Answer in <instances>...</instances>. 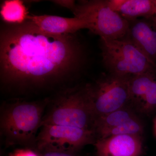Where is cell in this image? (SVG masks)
I'll use <instances>...</instances> for the list:
<instances>
[{
	"mask_svg": "<svg viewBox=\"0 0 156 156\" xmlns=\"http://www.w3.org/2000/svg\"><path fill=\"white\" fill-rule=\"evenodd\" d=\"M0 47L2 87L13 99L63 88L83 61L73 34L46 33L29 20L2 30Z\"/></svg>",
	"mask_w": 156,
	"mask_h": 156,
	"instance_id": "1",
	"label": "cell"
},
{
	"mask_svg": "<svg viewBox=\"0 0 156 156\" xmlns=\"http://www.w3.org/2000/svg\"><path fill=\"white\" fill-rule=\"evenodd\" d=\"M12 99L1 107V135L8 146L20 145L35 150L49 98L34 101Z\"/></svg>",
	"mask_w": 156,
	"mask_h": 156,
	"instance_id": "2",
	"label": "cell"
},
{
	"mask_svg": "<svg viewBox=\"0 0 156 156\" xmlns=\"http://www.w3.org/2000/svg\"><path fill=\"white\" fill-rule=\"evenodd\" d=\"M95 117L86 86L61 90L49 101L43 125H59L94 131Z\"/></svg>",
	"mask_w": 156,
	"mask_h": 156,
	"instance_id": "3",
	"label": "cell"
},
{
	"mask_svg": "<svg viewBox=\"0 0 156 156\" xmlns=\"http://www.w3.org/2000/svg\"><path fill=\"white\" fill-rule=\"evenodd\" d=\"M102 61L109 74L131 77L154 72L155 66L126 37L101 38Z\"/></svg>",
	"mask_w": 156,
	"mask_h": 156,
	"instance_id": "4",
	"label": "cell"
},
{
	"mask_svg": "<svg viewBox=\"0 0 156 156\" xmlns=\"http://www.w3.org/2000/svg\"><path fill=\"white\" fill-rule=\"evenodd\" d=\"M88 24L89 30L101 39L116 40L127 35L129 22L112 10L106 0L82 1L72 11Z\"/></svg>",
	"mask_w": 156,
	"mask_h": 156,
	"instance_id": "5",
	"label": "cell"
},
{
	"mask_svg": "<svg viewBox=\"0 0 156 156\" xmlns=\"http://www.w3.org/2000/svg\"><path fill=\"white\" fill-rule=\"evenodd\" d=\"M130 77L109 74L86 86L95 119L127 106L131 100Z\"/></svg>",
	"mask_w": 156,
	"mask_h": 156,
	"instance_id": "6",
	"label": "cell"
},
{
	"mask_svg": "<svg viewBox=\"0 0 156 156\" xmlns=\"http://www.w3.org/2000/svg\"><path fill=\"white\" fill-rule=\"evenodd\" d=\"M97 140L94 131L59 125H43L37 136L35 151L77 152Z\"/></svg>",
	"mask_w": 156,
	"mask_h": 156,
	"instance_id": "7",
	"label": "cell"
},
{
	"mask_svg": "<svg viewBox=\"0 0 156 156\" xmlns=\"http://www.w3.org/2000/svg\"><path fill=\"white\" fill-rule=\"evenodd\" d=\"M96 156H140V135H118L98 139L94 144Z\"/></svg>",
	"mask_w": 156,
	"mask_h": 156,
	"instance_id": "8",
	"label": "cell"
},
{
	"mask_svg": "<svg viewBox=\"0 0 156 156\" xmlns=\"http://www.w3.org/2000/svg\"><path fill=\"white\" fill-rule=\"evenodd\" d=\"M27 20L46 33L54 35L73 34L80 30L89 29L88 24L78 17L56 15H29Z\"/></svg>",
	"mask_w": 156,
	"mask_h": 156,
	"instance_id": "9",
	"label": "cell"
},
{
	"mask_svg": "<svg viewBox=\"0 0 156 156\" xmlns=\"http://www.w3.org/2000/svg\"><path fill=\"white\" fill-rule=\"evenodd\" d=\"M126 37L154 65L156 61V31L143 20L129 21Z\"/></svg>",
	"mask_w": 156,
	"mask_h": 156,
	"instance_id": "10",
	"label": "cell"
},
{
	"mask_svg": "<svg viewBox=\"0 0 156 156\" xmlns=\"http://www.w3.org/2000/svg\"><path fill=\"white\" fill-rule=\"evenodd\" d=\"M109 7L128 21L156 17V0H106Z\"/></svg>",
	"mask_w": 156,
	"mask_h": 156,
	"instance_id": "11",
	"label": "cell"
},
{
	"mask_svg": "<svg viewBox=\"0 0 156 156\" xmlns=\"http://www.w3.org/2000/svg\"><path fill=\"white\" fill-rule=\"evenodd\" d=\"M136 117L131 109L126 106L98 117L95 119L94 127L96 136L102 131L119 126Z\"/></svg>",
	"mask_w": 156,
	"mask_h": 156,
	"instance_id": "12",
	"label": "cell"
},
{
	"mask_svg": "<svg viewBox=\"0 0 156 156\" xmlns=\"http://www.w3.org/2000/svg\"><path fill=\"white\" fill-rule=\"evenodd\" d=\"M1 17L10 24H20L28 20V12L23 2L20 0H7L1 6Z\"/></svg>",
	"mask_w": 156,
	"mask_h": 156,
	"instance_id": "13",
	"label": "cell"
},
{
	"mask_svg": "<svg viewBox=\"0 0 156 156\" xmlns=\"http://www.w3.org/2000/svg\"><path fill=\"white\" fill-rule=\"evenodd\" d=\"M154 80L155 77L154 72L131 76L129 80L131 100L136 99L141 101Z\"/></svg>",
	"mask_w": 156,
	"mask_h": 156,
	"instance_id": "14",
	"label": "cell"
},
{
	"mask_svg": "<svg viewBox=\"0 0 156 156\" xmlns=\"http://www.w3.org/2000/svg\"><path fill=\"white\" fill-rule=\"evenodd\" d=\"M144 126L137 117L119 126L102 131L96 135L97 140L118 135H141Z\"/></svg>",
	"mask_w": 156,
	"mask_h": 156,
	"instance_id": "15",
	"label": "cell"
},
{
	"mask_svg": "<svg viewBox=\"0 0 156 156\" xmlns=\"http://www.w3.org/2000/svg\"><path fill=\"white\" fill-rule=\"evenodd\" d=\"M143 110L150 112L156 108V80H154L141 101Z\"/></svg>",
	"mask_w": 156,
	"mask_h": 156,
	"instance_id": "16",
	"label": "cell"
},
{
	"mask_svg": "<svg viewBox=\"0 0 156 156\" xmlns=\"http://www.w3.org/2000/svg\"><path fill=\"white\" fill-rule=\"evenodd\" d=\"M76 152H77L49 151L37 153L40 156H78L77 155Z\"/></svg>",
	"mask_w": 156,
	"mask_h": 156,
	"instance_id": "17",
	"label": "cell"
},
{
	"mask_svg": "<svg viewBox=\"0 0 156 156\" xmlns=\"http://www.w3.org/2000/svg\"><path fill=\"white\" fill-rule=\"evenodd\" d=\"M10 156H40L39 154L31 149L26 148L15 151Z\"/></svg>",
	"mask_w": 156,
	"mask_h": 156,
	"instance_id": "18",
	"label": "cell"
},
{
	"mask_svg": "<svg viewBox=\"0 0 156 156\" xmlns=\"http://www.w3.org/2000/svg\"><path fill=\"white\" fill-rule=\"evenodd\" d=\"M53 2L58 5L67 8L72 11H73L76 5L74 1H53Z\"/></svg>",
	"mask_w": 156,
	"mask_h": 156,
	"instance_id": "19",
	"label": "cell"
},
{
	"mask_svg": "<svg viewBox=\"0 0 156 156\" xmlns=\"http://www.w3.org/2000/svg\"><path fill=\"white\" fill-rule=\"evenodd\" d=\"M154 128H155V133H156V120L155 121V123Z\"/></svg>",
	"mask_w": 156,
	"mask_h": 156,
	"instance_id": "20",
	"label": "cell"
}]
</instances>
